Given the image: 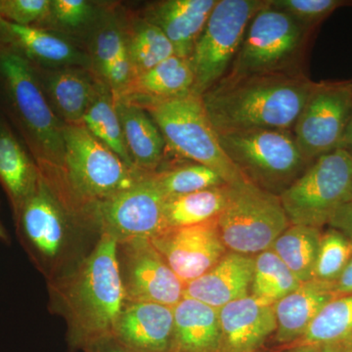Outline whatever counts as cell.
Segmentation results:
<instances>
[{
	"mask_svg": "<svg viewBox=\"0 0 352 352\" xmlns=\"http://www.w3.org/2000/svg\"><path fill=\"white\" fill-rule=\"evenodd\" d=\"M217 217L195 226L168 227L151 240L183 283L207 273L228 252L220 237Z\"/></svg>",
	"mask_w": 352,
	"mask_h": 352,
	"instance_id": "obj_15",
	"label": "cell"
},
{
	"mask_svg": "<svg viewBox=\"0 0 352 352\" xmlns=\"http://www.w3.org/2000/svg\"><path fill=\"white\" fill-rule=\"evenodd\" d=\"M311 28L266 1L245 30L226 75L298 73Z\"/></svg>",
	"mask_w": 352,
	"mask_h": 352,
	"instance_id": "obj_8",
	"label": "cell"
},
{
	"mask_svg": "<svg viewBox=\"0 0 352 352\" xmlns=\"http://www.w3.org/2000/svg\"><path fill=\"white\" fill-rule=\"evenodd\" d=\"M116 104L134 166L144 173H156L164 162L166 144L163 134L141 106L126 99H118Z\"/></svg>",
	"mask_w": 352,
	"mask_h": 352,
	"instance_id": "obj_25",
	"label": "cell"
},
{
	"mask_svg": "<svg viewBox=\"0 0 352 352\" xmlns=\"http://www.w3.org/2000/svg\"><path fill=\"white\" fill-rule=\"evenodd\" d=\"M328 224L352 240V200L338 208Z\"/></svg>",
	"mask_w": 352,
	"mask_h": 352,
	"instance_id": "obj_39",
	"label": "cell"
},
{
	"mask_svg": "<svg viewBox=\"0 0 352 352\" xmlns=\"http://www.w3.org/2000/svg\"><path fill=\"white\" fill-rule=\"evenodd\" d=\"M351 344L342 346H321V344H298V346L289 349L288 352H344Z\"/></svg>",
	"mask_w": 352,
	"mask_h": 352,
	"instance_id": "obj_41",
	"label": "cell"
},
{
	"mask_svg": "<svg viewBox=\"0 0 352 352\" xmlns=\"http://www.w3.org/2000/svg\"><path fill=\"white\" fill-rule=\"evenodd\" d=\"M342 149L351 153L352 155V108L351 113V118H349V124H347L346 134H344V139H342L340 147Z\"/></svg>",
	"mask_w": 352,
	"mask_h": 352,
	"instance_id": "obj_43",
	"label": "cell"
},
{
	"mask_svg": "<svg viewBox=\"0 0 352 352\" xmlns=\"http://www.w3.org/2000/svg\"><path fill=\"white\" fill-rule=\"evenodd\" d=\"M138 105L149 113L166 144L176 154L217 171L227 184L245 179L220 146L201 96L191 94Z\"/></svg>",
	"mask_w": 352,
	"mask_h": 352,
	"instance_id": "obj_7",
	"label": "cell"
},
{
	"mask_svg": "<svg viewBox=\"0 0 352 352\" xmlns=\"http://www.w3.org/2000/svg\"><path fill=\"white\" fill-rule=\"evenodd\" d=\"M127 36L134 78L175 55L173 44L164 32L143 17L127 20Z\"/></svg>",
	"mask_w": 352,
	"mask_h": 352,
	"instance_id": "obj_31",
	"label": "cell"
},
{
	"mask_svg": "<svg viewBox=\"0 0 352 352\" xmlns=\"http://www.w3.org/2000/svg\"><path fill=\"white\" fill-rule=\"evenodd\" d=\"M352 108V80L315 83L293 132L308 163L339 149Z\"/></svg>",
	"mask_w": 352,
	"mask_h": 352,
	"instance_id": "obj_13",
	"label": "cell"
},
{
	"mask_svg": "<svg viewBox=\"0 0 352 352\" xmlns=\"http://www.w3.org/2000/svg\"><path fill=\"white\" fill-rule=\"evenodd\" d=\"M268 2L271 6L289 14L311 29L344 4L338 0H268Z\"/></svg>",
	"mask_w": 352,
	"mask_h": 352,
	"instance_id": "obj_37",
	"label": "cell"
},
{
	"mask_svg": "<svg viewBox=\"0 0 352 352\" xmlns=\"http://www.w3.org/2000/svg\"><path fill=\"white\" fill-rule=\"evenodd\" d=\"M219 144L245 179L280 196L309 163L293 131L252 129L217 134Z\"/></svg>",
	"mask_w": 352,
	"mask_h": 352,
	"instance_id": "obj_6",
	"label": "cell"
},
{
	"mask_svg": "<svg viewBox=\"0 0 352 352\" xmlns=\"http://www.w3.org/2000/svg\"><path fill=\"white\" fill-rule=\"evenodd\" d=\"M90 71L116 100L124 98L134 78L129 56L127 19L106 9L87 38Z\"/></svg>",
	"mask_w": 352,
	"mask_h": 352,
	"instance_id": "obj_16",
	"label": "cell"
},
{
	"mask_svg": "<svg viewBox=\"0 0 352 352\" xmlns=\"http://www.w3.org/2000/svg\"><path fill=\"white\" fill-rule=\"evenodd\" d=\"M217 224L228 252L252 256L270 250L291 226L279 196L247 179L228 184L226 207Z\"/></svg>",
	"mask_w": 352,
	"mask_h": 352,
	"instance_id": "obj_9",
	"label": "cell"
},
{
	"mask_svg": "<svg viewBox=\"0 0 352 352\" xmlns=\"http://www.w3.org/2000/svg\"><path fill=\"white\" fill-rule=\"evenodd\" d=\"M217 0H163L147 6L142 17L157 25L175 48L190 59Z\"/></svg>",
	"mask_w": 352,
	"mask_h": 352,
	"instance_id": "obj_20",
	"label": "cell"
},
{
	"mask_svg": "<svg viewBox=\"0 0 352 352\" xmlns=\"http://www.w3.org/2000/svg\"><path fill=\"white\" fill-rule=\"evenodd\" d=\"M195 76L188 59L173 55L136 76L124 98L136 104L166 101L193 94Z\"/></svg>",
	"mask_w": 352,
	"mask_h": 352,
	"instance_id": "obj_27",
	"label": "cell"
},
{
	"mask_svg": "<svg viewBox=\"0 0 352 352\" xmlns=\"http://www.w3.org/2000/svg\"><path fill=\"white\" fill-rule=\"evenodd\" d=\"M351 200H352V199H351Z\"/></svg>",
	"mask_w": 352,
	"mask_h": 352,
	"instance_id": "obj_47",
	"label": "cell"
},
{
	"mask_svg": "<svg viewBox=\"0 0 352 352\" xmlns=\"http://www.w3.org/2000/svg\"><path fill=\"white\" fill-rule=\"evenodd\" d=\"M352 258V240L337 229L321 234L314 279L335 284Z\"/></svg>",
	"mask_w": 352,
	"mask_h": 352,
	"instance_id": "obj_36",
	"label": "cell"
},
{
	"mask_svg": "<svg viewBox=\"0 0 352 352\" xmlns=\"http://www.w3.org/2000/svg\"><path fill=\"white\" fill-rule=\"evenodd\" d=\"M337 296L335 284L312 279L275 302L277 342H298L322 308Z\"/></svg>",
	"mask_w": 352,
	"mask_h": 352,
	"instance_id": "obj_23",
	"label": "cell"
},
{
	"mask_svg": "<svg viewBox=\"0 0 352 352\" xmlns=\"http://www.w3.org/2000/svg\"><path fill=\"white\" fill-rule=\"evenodd\" d=\"M219 352H254L276 332L275 302L249 295L220 307Z\"/></svg>",
	"mask_w": 352,
	"mask_h": 352,
	"instance_id": "obj_18",
	"label": "cell"
},
{
	"mask_svg": "<svg viewBox=\"0 0 352 352\" xmlns=\"http://www.w3.org/2000/svg\"><path fill=\"white\" fill-rule=\"evenodd\" d=\"M173 352H219V309L184 296L173 307Z\"/></svg>",
	"mask_w": 352,
	"mask_h": 352,
	"instance_id": "obj_26",
	"label": "cell"
},
{
	"mask_svg": "<svg viewBox=\"0 0 352 352\" xmlns=\"http://www.w3.org/2000/svg\"><path fill=\"white\" fill-rule=\"evenodd\" d=\"M82 124L126 166L138 170L126 147L116 98L109 88L100 82L97 83L94 98L83 117Z\"/></svg>",
	"mask_w": 352,
	"mask_h": 352,
	"instance_id": "obj_28",
	"label": "cell"
},
{
	"mask_svg": "<svg viewBox=\"0 0 352 352\" xmlns=\"http://www.w3.org/2000/svg\"><path fill=\"white\" fill-rule=\"evenodd\" d=\"M36 69L51 107L65 124H82L98 80L85 68Z\"/></svg>",
	"mask_w": 352,
	"mask_h": 352,
	"instance_id": "obj_22",
	"label": "cell"
},
{
	"mask_svg": "<svg viewBox=\"0 0 352 352\" xmlns=\"http://www.w3.org/2000/svg\"><path fill=\"white\" fill-rule=\"evenodd\" d=\"M51 0H0V18L24 27H43Z\"/></svg>",
	"mask_w": 352,
	"mask_h": 352,
	"instance_id": "obj_38",
	"label": "cell"
},
{
	"mask_svg": "<svg viewBox=\"0 0 352 352\" xmlns=\"http://www.w3.org/2000/svg\"><path fill=\"white\" fill-rule=\"evenodd\" d=\"M64 141L60 178L69 195L83 207L94 208L151 173L129 168L82 124H65Z\"/></svg>",
	"mask_w": 352,
	"mask_h": 352,
	"instance_id": "obj_5",
	"label": "cell"
},
{
	"mask_svg": "<svg viewBox=\"0 0 352 352\" xmlns=\"http://www.w3.org/2000/svg\"><path fill=\"white\" fill-rule=\"evenodd\" d=\"M264 0H217L189 61L195 76L193 94L201 96L228 73L245 30Z\"/></svg>",
	"mask_w": 352,
	"mask_h": 352,
	"instance_id": "obj_11",
	"label": "cell"
},
{
	"mask_svg": "<svg viewBox=\"0 0 352 352\" xmlns=\"http://www.w3.org/2000/svg\"><path fill=\"white\" fill-rule=\"evenodd\" d=\"M302 283L272 250H266L254 256L250 295L276 302Z\"/></svg>",
	"mask_w": 352,
	"mask_h": 352,
	"instance_id": "obj_33",
	"label": "cell"
},
{
	"mask_svg": "<svg viewBox=\"0 0 352 352\" xmlns=\"http://www.w3.org/2000/svg\"><path fill=\"white\" fill-rule=\"evenodd\" d=\"M154 173H148L131 188L95 206L94 223L101 236H108L116 243L152 240L168 228L164 219L166 198Z\"/></svg>",
	"mask_w": 352,
	"mask_h": 352,
	"instance_id": "obj_12",
	"label": "cell"
},
{
	"mask_svg": "<svg viewBox=\"0 0 352 352\" xmlns=\"http://www.w3.org/2000/svg\"><path fill=\"white\" fill-rule=\"evenodd\" d=\"M344 352H352V346H349V349H346Z\"/></svg>",
	"mask_w": 352,
	"mask_h": 352,
	"instance_id": "obj_45",
	"label": "cell"
},
{
	"mask_svg": "<svg viewBox=\"0 0 352 352\" xmlns=\"http://www.w3.org/2000/svg\"><path fill=\"white\" fill-rule=\"evenodd\" d=\"M38 164L6 120H0V185L6 192L13 217L38 188Z\"/></svg>",
	"mask_w": 352,
	"mask_h": 352,
	"instance_id": "obj_24",
	"label": "cell"
},
{
	"mask_svg": "<svg viewBox=\"0 0 352 352\" xmlns=\"http://www.w3.org/2000/svg\"><path fill=\"white\" fill-rule=\"evenodd\" d=\"M0 242L3 244L9 245L11 243V236L3 222H2L1 217H0Z\"/></svg>",
	"mask_w": 352,
	"mask_h": 352,
	"instance_id": "obj_44",
	"label": "cell"
},
{
	"mask_svg": "<svg viewBox=\"0 0 352 352\" xmlns=\"http://www.w3.org/2000/svg\"><path fill=\"white\" fill-rule=\"evenodd\" d=\"M254 352H261V351H254Z\"/></svg>",
	"mask_w": 352,
	"mask_h": 352,
	"instance_id": "obj_46",
	"label": "cell"
},
{
	"mask_svg": "<svg viewBox=\"0 0 352 352\" xmlns=\"http://www.w3.org/2000/svg\"><path fill=\"white\" fill-rule=\"evenodd\" d=\"M0 82L11 115L39 170H63L65 124L51 107L34 67L2 44Z\"/></svg>",
	"mask_w": 352,
	"mask_h": 352,
	"instance_id": "obj_4",
	"label": "cell"
},
{
	"mask_svg": "<svg viewBox=\"0 0 352 352\" xmlns=\"http://www.w3.org/2000/svg\"><path fill=\"white\" fill-rule=\"evenodd\" d=\"M88 352H131L129 349H124V346L118 344L115 340L111 339L106 342H101L91 349H87Z\"/></svg>",
	"mask_w": 352,
	"mask_h": 352,
	"instance_id": "obj_42",
	"label": "cell"
},
{
	"mask_svg": "<svg viewBox=\"0 0 352 352\" xmlns=\"http://www.w3.org/2000/svg\"><path fill=\"white\" fill-rule=\"evenodd\" d=\"M154 176L166 199L227 184L217 171L193 162L160 168Z\"/></svg>",
	"mask_w": 352,
	"mask_h": 352,
	"instance_id": "obj_35",
	"label": "cell"
},
{
	"mask_svg": "<svg viewBox=\"0 0 352 352\" xmlns=\"http://www.w3.org/2000/svg\"><path fill=\"white\" fill-rule=\"evenodd\" d=\"M105 10L100 4L87 0H51L50 14L41 29L88 38Z\"/></svg>",
	"mask_w": 352,
	"mask_h": 352,
	"instance_id": "obj_34",
	"label": "cell"
},
{
	"mask_svg": "<svg viewBox=\"0 0 352 352\" xmlns=\"http://www.w3.org/2000/svg\"><path fill=\"white\" fill-rule=\"evenodd\" d=\"M113 339L131 352H173V307L156 302H124Z\"/></svg>",
	"mask_w": 352,
	"mask_h": 352,
	"instance_id": "obj_19",
	"label": "cell"
},
{
	"mask_svg": "<svg viewBox=\"0 0 352 352\" xmlns=\"http://www.w3.org/2000/svg\"><path fill=\"white\" fill-rule=\"evenodd\" d=\"M39 173L38 188L13 220L23 250L47 283L75 270L101 235L92 210L69 195L59 175Z\"/></svg>",
	"mask_w": 352,
	"mask_h": 352,
	"instance_id": "obj_1",
	"label": "cell"
},
{
	"mask_svg": "<svg viewBox=\"0 0 352 352\" xmlns=\"http://www.w3.org/2000/svg\"><path fill=\"white\" fill-rule=\"evenodd\" d=\"M254 256L227 252L212 270L185 284L184 296L219 309L227 303L249 296Z\"/></svg>",
	"mask_w": 352,
	"mask_h": 352,
	"instance_id": "obj_21",
	"label": "cell"
},
{
	"mask_svg": "<svg viewBox=\"0 0 352 352\" xmlns=\"http://www.w3.org/2000/svg\"><path fill=\"white\" fill-rule=\"evenodd\" d=\"M126 302H156L173 307L184 298L182 280L149 239H132L116 247Z\"/></svg>",
	"mask_w": 352,
	"mask_h": 352,
	"instance_id": "obj_14",
	"label": "cell"
},
{
	"mask_svg": "<svg viewBox=\"0 0 352 352\" xmlns=\"http://www.w3.org/2000/svg\"><path fill=\"white\" fill-rule=\"evenodd\" d=\"M117 243L102 235L75 270L47 282L48 308L66 322L69 346L91 349L113 339L124 295L116 256Z\"/></svg>",
	"mask_w": 352,
	"mask_h": 352,
	"instance_id": "obj_2",
	"label": "cell"
},
{
	"mask_svg": "<svg viewBox=\"0 0 352 352\" xmlns=\"http://www.w3.org/2000/svg\"><path fill=\"white\" fill-rule=\"evenodd\" d=\"M0 44L17 52L34 68L90 69L87 51L80 50L68 36L50 30L12 24L0 18Z\"/></svg>",
	"mask_w": 352,
	"mask_h": 352,
	"instance_id": "obj_17",
	"label": "cell"
},
{
	"mask_svg": "<svg viewBox=\"0 0 352 352\" xmlns=\"http://www.w3.org/2000/svg\"><path fill=\"white\" fill-rule=\"evenodd\" d=\"M320 228L291 224L270 248L302 282L314 279Z\"/></svg>",
	"mask_w": 352,
	"mask_h": 352,
	"instance_id": "obj_29",
	"label": "cell"
},
{
	"mask_svg": "<svg viewBox=\"0 0 352 352\" xmlns=\"http://www.w3.org/2000/svg\"><path fill=\"white\" fill-rule=\"evenodd\" d=\"M289 223L320 228L352 199V155L342 148L319 157L279 196Z\"/></svg>",
	"mask_w": 352,
	"mask_h": 352,
	"instance_id": "obj_10",
	"label": "cell"
},
{
	"mask_svg": "<svg viewBox=\"0 0 352 352\" xmlns=\"http://www.w3.org/2000/svg\"><path fill=\"white\" fill-rule=\"evenodd\" d=\"M336 292L338 295H351L352 294V258L344 268L339 279L335 283Z\"/></svg>",
	"mask_w": 352,
	"mask_h": 352,
	"instance_id": "obj_40",
	"label": "cell"
},
{
	"mask_svg": "<svg viewBox=\"0 0 352 352\" xmlns=\"http://www.w3.org/2000/svg\"><path fill=\"white\" fill-rule=\"evenodd\" d=\"M298 344L321 346L352 344V294L337 296L322 308Z\"/></svg>",
	"mask_w": 352,
	"mask_h": 352,
	"instance_id": "obj_32",
	"label": "cell"
},
{
	"mask_svg": "<svg viewBox=\"0 0 352 352\" xmlns=\"http://www.w3.org/2000/svg\"><path fill=\"white\" fill-rule=\"evenodd\" d=\"M227 195L228 184L166 199L164 205L166 226H195L215 219L226 207Z\"/></svg>",
	"mask_w": 352,
	"mask_h": 352,
	"instance_id": "obj_30",
	"label": "cell"
},
{
	"mask_svg": "<svg viewBox=\"0 0 352 352\" xmlns=\"http://www.w3.org/2000/svg\"><path fill=\"white\" fill-rule=\"evenodd\" d=\"M315 83L302 72L226 75L201 99L217 134L293 131Z\"/></svg>",
	"mask_w": 352,
	"mask_h": 352,
	"instance_id": "obj_3",
	"label": "cell"
}]
</instances>
